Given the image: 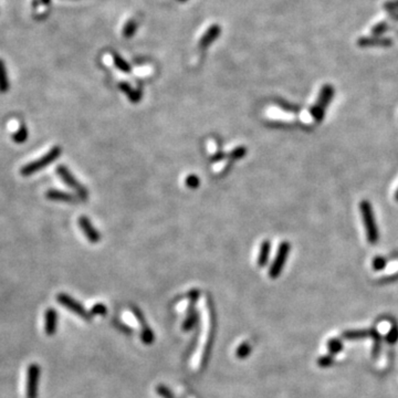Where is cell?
I'll return each mask as SVG.
<instances>
[{
  "label": "cell",
  "mask_w": 398,
  "mask_h": 398,
  "mask_svg": "<svg viewBox=\"0 0 398 398\" xmlns=\"http://www.w3.org/2000/svg\"><path fill=\"white\" fill-rule=\"evenodd\" d=\"M360 211L363 219V224H364L365 231H366V238L370 245H375L377 243L379 239L378 233V227L376 224L374 209L371 207L370 202L367 200H362L360 202Z\"/></svg>",
  "instance_id": "obj_1"
},
{
  "label": "cell",
  "mask_w": 398,
  "mask_h": 398,
  "mask_svg": "<svg viewBox=\"0 0 398 398\" xmlns=\"http://www.w3.org/2000/svg\"><path fill=\"white\" fill-rule=\"evenodd\" d=\"M61 154H62L61 147H59V146H55V147H52L46 155H43V156L35 159V161L30 162L28 164H26L25 166H22L20 170V174L25 177L33 175L35 172L42 171L43 168L51 165L52 163H55L57 159L60 157Z\"/></svg>",
  "instance_id": "obj_2"
},
{
  "label": "cell",
  "mask_w": 398,
  "mask_h": 398,
  "mask_svg": "<svg viewBox=\"0 0 398 398\" xmlns=\"http://www.w3.org/2000/svg\"><path fill=\"white\" fill-rule=\"evenodd\" d=\"M334 93H335L334 87L333 85H331V84H325V85L322 86L316 103L314 104L311 109L312 117L315 119L316 122L320 123L322 119L324 118L325 110L331 103V101L333 100Z\"/></svg>",
  "instance_id": "obj_3"
},
{
  "label": "cell",
  "mask_w": 398,
  "mask_h": 398,
  "mask_svg": "<svg viewBox=\"0 0 398 398\" xmlns=\"http://www.w3.org/2000/svg\"><path fill=\"white\" fill-rule=\"evenodd\" d=\"M57 174L59 175L60 178L64 181V184L68 186V187L72 188L75 193H77L80 199L82 200H85L87 199V190L84 186L78 181V179L75 178L74 175L69 171V168L64 165H59L57 167Z\"/></svg>",
  "instance_id": "obj_4"
},
{
  "label": "cell",
  "mask_w": 398,
  "mask_h": 398,
  "mask_svg": "<svg viewBox=\"0 0 398 398\" xmlns=\"http://www.w3.org/2000/svg\"><path fill=\"white\" fill-rule=\"evenodd\" d=\"M290 248H291L290 243L286 241L282 242L280 247H279L276 259L273 260L272 265L270 267V270H269V276L271 279H277L281 274L283 268H284V264L286 262L287 256H289Z\"/></svg>",
  "instance_id": "obj_5"
},
{
  "label": "cell",
  "mask_w": 398,
  "mask_h": 398,
  "mask_svg": "<svg viewBox=\"0 0 398 398\" xmlns=\"http://www.w3.org/2000/svg\"><path fill=\"white\" fill-rule=\"evenodd\" d=\"M57 303L63 305L64 308H66L69 310V311L73 312L77 314V315L83 317L84 320H91V313L87 312V310L83 307V305L78 302L77 300L73 299L72 296H70L65 293H59L57 295Z\"/></svg>",
  "instance_id": "obj_6"
},
{
  "label": "cell",
  "mask_w": 398,
  "mask_h": 398,
  "mask_svg": "<svg viewBox=\"0 0 398 398\" xmlns=\"http://www.w3.org/2000/svg\"><path fill=\"white\" fill-rule=\"evenodd\" d=\"M40 366L38 364H31L27 370V385L26 395L27 398H38L39 392V380H40Z\"/></svg>",
  "instance_id": "obj_7"
},
{
  "label": "cell",
  "mask_w": 398,
  "mask_h": 398,
  "mask_svg": "<svg viewBox=\"0 0 398 398\" xmlns=\"http://www.w3.org/2000/svg\"><path fill=\"white\" fill-rule=\"evenodd\" d=\"M190 295H192V302H190L187 315H186V318H185V321L183 323V326H181V327H183V331H186V332L190 331L195 325H196V323L198 322V317H199L197 311L194 308V304L196 303L197 298L199 295V292L198 291H192Z\"/></svg>",
  "instance_id": "obj_8"
},
{
  "label": "cell",
  "mask_w": 398,
  "mask_h": 398,
  "mask_svg": "<svg viewBox=\"0 0 398 398\" xmlns=\"http://www.w3.org/2000/svg\"><path fill=\"white\" fill-rule=\"evenodd\" d=\"M79 226L82 229L83 233L85 234L87 240L91 243H97L101 240V234L97 230L94 228V226L91 224L90 219L85 216H82L79 218Z\"/></svg>",
  "instance_id": "obj_9"
},
{
  "label": "cell",
  "mask_w": 398,
  "mask_h": 398,
  "mask_svg": "<svg viewBox=\"0 0 398 398\" xmlns=\"http://www.w3.org/2000/svg\"><path fill=\"white\" fill-rule=\"evenodd\" d=\"M393 40L384 37H363L357 40V44L361 48H370V47H391Z\"/></svg>",
  "instance_id": "obj_10"
},
{
  "label": "cell",
  "mask_w": 398,
  "mask_h": 398,
  "mask_svg": "<svg viewBox=\"0 0 398 398\" xmlns=\"http://www.w3.org/2000/svg\"><path fill=\"white\" fill-rule=\"evenodd\" d=\"M46 198L52 201H64V202H75L80 197L78 195H73L57 189H49L46 193ZM81 200V199H80Z\"/></svg>",
  "instance_id": "obj_11"
},
{
  "label": "cell",
  "mask_w": 398,
  "mask_h": 398,
  "mask_svg": "<svg viewBox=\"0 0 398 398\" xmlns=\"http://www.w3.org/2000/svg\"><path fill=\"white\" fill-rule=\"evenodd\" d=\"M57 327V313L55 309L49 308L44 313V332L51 336L55 335Z\"/></svg>",
  "instance_id": "obj_12"
},
{
  "label": "cell",
  "mask_w": 398,
  "mask_h": 398,
  "mask_svg": "<svg viewBox=\"0 0 398 398\" xmlns=\"http://www.w3.org/2000/svg\"><path fill=\"white\" fill-rule=\"evenodd\" d=\"M219 33H220L219 27L217 25L211 26L210 28L206 31L205 34L202 35L201 39L199 40V47L202 49L207 48L212 41H214V40H216V38L218 37Z\"/></svg>",
  "instance_id": "obj_13"
},
{
  "label": "cell",
  "mask_w": 398,
  "mask_h": 398,
  "mask_svg": "<svg viewBox=\"0 0 398 398\" xmlns=\"http://www.w3.org/2000/svg\"><path fill=\"white\" fill-rule=\"evenodd\" d=\"M345 340L349 341H357L370 338L371 339V329L370 330H349L345 331L342 334Z\"/></svg>",
  "instance_id": "obj_14"
},
{
  "label": "cell",
  "mask_w": 398,
  "mask_h": 398,
  "mask_svg": "<svg viewBox=\"0 0 398 398\" xmlns=\"http://www.w3.org/2000/svg\"><path fill=\"white\" fill-rule=\"evenodd\" d=\"M10 87L7 69L2 59H0V93H7Z\"/></svg>",
  "instance_id": "obj_15"
},
{
  "label": "cell",
  "mask_w": 398,
  "mask_h": 398,
  "mask_svg": "<svg viewBox=\"0 0 398 398\" xmlns=\"http://www.w3.org/2000/svg\"><path fill=\"white\" fill-rule=\"evenodd\" d=\"M270 248H271V245H270V241H268V240L263 241L262 245H261L259 256H258V264L260 265V267H264V265L267 264L268 260H269V255H270Z\"/></svg>",
  "instance_id": "obj_16"
},
{
  "label": "cell",
  "mask_w": 398,
  "mask_h": 398,
  "mask_svg": "<svg viewBox=\"0 0 398 398\" xmlns=\"http://www.w3.org/2000/svg\"><path fill=\"white\" fill-rule=\"evenodd\" d=\"M28 137H29L28 128L25 125H21L15 133H13L12 140L17 144H24L25 142L28 140Z\"/></svg>",
  "instance_id": "obj_17"
},
{
  "label": "cell",
  "mask_w": 398,
  "mask_h": 398,
  "mask_svg": "<svg viewBox=\"0 0 398 398\" xmlns=\"http://www.w3.org/2000/svg\"><path fill=\"white\" fill-rule=\"evenodd\" d=\"M327 348H329L332 355H336V354H339L343 349L342 341L339 339H331L327 342Z\"/></svg>",
  "instance_id": "obj_18"
},
{
  "label": "cell",
  "mask_w": 398,
  "mask_h": 398,
  "mask_svg": "<svg viewBox=\"0 0 398 398\" xmlns=\"http://www.w3.org/2000/svg\"><path fill=\"white\" fill-rule=\"evenodd\" d=\"M119 87H121V90L123 92L126 93L128 99H130L132 102H139L140 101V93L135 92L134 90H133V88L130 85H128L127 83H121V84H119Z\"/></svg>",
  "instance_id": "obj_19"
},
{
  "label": "cell",
  "mask_w": 398,
  "mask_h": 398,
  "mask_svg": "<svg viewBox=\"0 0 398 398\" xmlns=\"http://www.w3.org/2000/svg\"><path fill=\"white\" fill-rule=\"evenodd\" d=\"M141 339L145 344H152L154 342V332L152 331L148 325L142 326V333H141Z\"/></svg>",
  "instance_id": "obj_20"
},
{
  "label": "cell",
  "mask_w": 398,
  "mask_h": 398,
  "mask_svg": "<svg viewBox=\"0 0 398 398\" xmlns=\"http://www.w3.org/2000/svg\"><path fill=\"white\" fill-rule=\"evenodd\" d=\"M251 353V346L250 344L248 343H242L241 345H239L238 348L236 349V356L238 358H246L250 355Z\"/></svg>",
  "instance_id": "obj_21"
},
{
  "label": "cell",
  "mask_w": 398,
  "mask_h": 398,
  "mask_svg": "<svg viewBox=\"0 0 398 398\" xmlns=\"http://www.w3.org/2000/svg\"><path fill=\"white\" fill-rule=\"evenodd\" d=\"M113 59H114V64L116 65L117 69H119V70L122 71V72H125V73L130 72V71H131L130 65H128V64L126 63V62L122 59L121 57L115 55Z\"/></svg>",
  "instance_id": "obj_22"
},
{
  "label": "cell",
  "mask_w": 398,
  "mask_h": 398,
  "mask_svg": "<svg viewBox=\"0 0 398 398\" xmlns=\"http://www.w3.org/2000/svg\"><path fill=\"white\" fill-rule=\"evenodd\" d=\"M387 30H388V25L386 24V22H378L377 25H375L373 28H371V34L380 37V35H383Z\"/></svg>",
  "instance_id": "obj_23"
},
{
  "label": "cell",
  "mask_w": 398,
  "mask_h": 398,
  "mask_svg": "<svg viewBox=\"0 0 398 398\" xmlns=\"http://www.w3.org/2000/svg\"><path fill=\"white\" fill-rule=\"evenodd\" d=\"M398 341V326L394 324L391 331L386 335V342L389 344H395Z\"/></svg>",
  "instance_id": "obj_24"
},
{
  "label": "cell",
  "mask_w": 398,
  "mask_h": 398,
  "mask_svg": "<svg viewBox=\"0 0 398 398\" xmlns=\"http://www.w3.org/2000/svg\"><path fill=\"white\" fill-rule=\"evenodd\" d=\"M333 364H334V358L331 355L322 356L317 360V365L322 367V369H326V367H330Z\"/></svg>",
  "instance_id": "obj_25"
},
{
  "label": "cell",
  "mask_w": 398,
  "mask_h": 398,
  "mask_svg": "<svg viewBox=\"0 0 398 398\" xmlns=\"http://www.w3.org/2000/svg\"><path fill=\"white\" fill-rule=\"evenodd\" d=\"M156 393L162 398H176L171 389H168L166 386H164V385H159V386L156 387Z\"/></svg>",
  "instance_id": "obj_26"
},
{
  "label": "cell",
  "mask_w": 398,
  "mask_h": 398,
  "mask_svg": "<svg viewBox=\"0 0 398 398\" xmlns=\"http://www.w3.org/2000/svg\"><path fill=\"white\" fill-rule=\"evenodd\" d=\"M135 29H136L135 21H133V20L128 21L127 24L125 25V27H124V29H123L124 37H126V38L132 37V35L134 34V32H135Z\"/></svg>",
  "instance_id": "obj_27"
},
{
  "label": "cell",
  "mask_w": 398,
  "mask_h": 398,
  "mask_svg": "<svg viewBox=\"0 0 398 398\" xmlns=\"http://www.w3.org/2000/svg\"><path fill=\"white\" fill-rule=\"evenodd\" d=\"M386 267V259L383 256H376L373 260V269L375 271H380Z\"/></svg>",
  "instance_id": "obj_28"
},
{
  "label": "cell",
  "mask_w": 398,
  "mask_h": 398,
  "mask_svg": "<svg viewBox=\"0 0 398 398\" xmlns=\"http://www.w3.org/2000/svg\"><path fill=\"white\" fill-rule=\"evenodd\" d=\"M90 313H91L92 316H93V315H104V314H106V308H105V305H103L102 303L95 304L94 307H93V308L90 310Z\"/></svg>",
  "instance_id": "obj_29"
},
{
  "label": "cell",
  "mask_w": 398,
  "mask_h": 398,
  "mask_svg": "<svg viewBox=\"0 0 398 398\" xmlns=\"http://www.w3.org/2000/svg\"><path fill=\"white\" fill-rule=\"evenodd\" d=\"M185 183H186V185L188 186L189 188L195 189L199 186V179H198V177L196 175H189L187 178H186Z\"/></svg>",
  "instance_id": "obj_30"
},
{
  "label": "cell",
  "mask_w": 398,
  "mask_h": 398,
  "mask_svg": "<svg viewBox=\"0 0 398 398\" xmlns=\"http://www.w3.org/2000/svg\"><path fill=\"white\" fill-rule=\"evenodd\" d=\"M384 8L387 11L391 12H397L398 11V0H388L384 3Z\"/></svg>",
  "instance_id": "obj_31"
},
{
  "label": "cell",
  "mask_w": 398,
  "mask_h": 398,
  "mask_svg": "<svg viewBox=\"0 0 398 398\" xmlns=\"http://www.w3.org/2000/svg\"><path fill=\"white\" fill-rule=\"evenodd\" d=\"M245 154H246V149L243 147H239V148L234 149L231 153V157L234 159H239V158H241Z\"/></svg>",
  "instance_id": "obj_32"
},
{
  "label": "cell",
  "mask_w": 398,
  "mask_h": 398,
  "mask_svg": "<svg viewBox=\"0 0 398 398\" xmlns=\"http://www.w3.org/2000/svg\"><path fill=\"white\" fill-rule=\"evenodd\" d=\"M41 2H42L43 6H46V7H47L48 4L50 3V0H41Z\"/></svg>",
  "instance_id": "obj_33"
},
{
  "label": "cell",
  "mask_w": 398,
  "mask_h": 398,
  "mask_svg": "<svg viewBox=\"0 0 398 398\" xmlns=\"http://www.w3.org/2000/svg\"><path fill=\"white\" fill-rule=\"evenodd\" d=\"M393 18H394V19H395V20H398V11L393 13Z\"/></svg>",
  "instance_id": "obj_34"
},
{
  "label": "cell",
  "mask_w": 398,
  "mask_h": 398,
  "mask_svg": "<svg viewBox=\"0 0 398 398\" xmlns=\"http://www.w3.org/2000/svg\"><path fill=\"white\" fill-rule=\"evenodd\" d=\"M395 199H396V201H398V189L396 190V193H395Z\"/></svg>",
  "instance_id": "obj_35"
}]
</instances>
